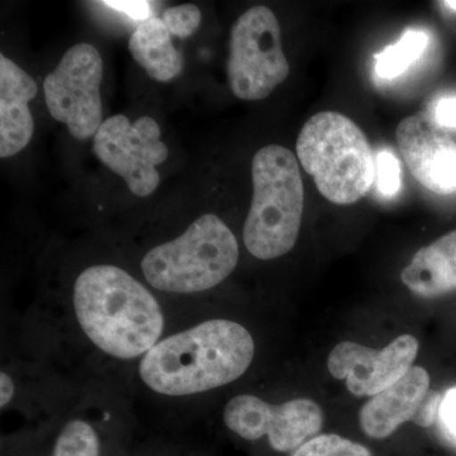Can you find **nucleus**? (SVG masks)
Returning <instances> with one entry per match:
<instances>
[{
  "instance_id": "f257e3e1",
  "label": "nucleus",
  "mask_w": 456,
  "mask_h": 456,
  "mask_svg": "<svg viewBox=\"0 0 456 456\" xmlns=\"http://www.w3.org/2000/svg\"><path fill=\"white\" fill-rule=\"evenodd\" d=\"M255 345L240 323L211 320L159 341L140 362V375L152 391L189 395L239 379L250 367Z\"/></svg>"
},
{
  "instance_id": "f03ea898",
  "label": "nucleus",
  "mask_w": 456,
  "mask_h": 456,
  "mask_svg": "<svg viewBox=\"0 0 456 456\" xmlns=\"http://www.w3.org/2000/svg\"><path fill=\"white\" fill-rule=\"evenodd\" d=\"M74 308L90 341L114 358L145 355L163 334V311L155 297L117 266L84 270L75 281Z\"/></svg>"
},
{
  "instance_id": "7ed1b4c3",
  "label": "nucleus",
  "mask_w": 456,
  "mask_h": 456,
  "mask_svg": "<svg viewBox=\"0 0 456 456\" xmlns=\"http://www.w3.org/2000/svg\"><path fill=\"white\" fill-rule=\"evenodd\" d=\"M251 173L254 196L245 222V246L257 259H277L292 250L301 230V170L293 152L270 145L255 154Z\"/></svg>"
},
{
  "instance_id": "20e7f679",
  "label": "nucleus",
  "mask_w": 456,
  "mask_h": 456,
  "mask_svg": "<svg viewBox=\"0 0 456 456\" xmlns=\"http://www.w3.org/2000/svg\"><path fill=\"white\" fill-rule=\"evenodd\" d=\"M297 154L330 202H358L374 183L375 161L367 136L344 114L326 110L311 117L297 140Z\"/></svg>"
},
{
  "instance_id": "39448f33",
  "label": "nucleus",
  "mask_w": 456,
  "mask_h": 456,
  "mask_svg": "<svg viewBox=\"0 0 456 456\" xmlns=\"http://www.w3.org/2000/svg\"><path fill=\"white\" fill-rule=\"evenodd\" d=\"M239 255L227 224L217 216L204 215L178 239L150 250L141 269L149 284L163 292H203L235 270Z\"/></svg>"
},
{
  "instance_id": "423d86ee",
  "label": "nucleus",
  "mask_w": 456,
  "mask_h": 456,
  "mask_svg": "<svg viewBox=\"0 0 456 456\" xmlns=\"http://www.w3.org/2000/svg\"><path fill=\"white\" fill-rule=\"evenodd\" d=\"M289 71L277 17L264 5L248 9L231 29L227 77L233 94L241 101L269 97Z\"/></svg>"
},
{
  "instance_id": "0eeeda50",
  "label": "nucleus",
  "mask_w": 456,
  "mask_h": 456,
  "mask_svg": "<svg viewBox=\"0 0 456 456\" xmlns=\"http://www.w3.org/2000/svg\"><path fill=\"white\" fill-rule=\"evenodd\" d=\"M103 60L94 46L77 44L44 80L45 101L51 117L68 126L71 136H95L103 119L101 84Z\"/></svg>"
},
{
  "instance_id": "6e6552de",
  "label": "nucleus",
  "mask_w": 456,
  "mask_h": 456,
  "mask_svg": "<svg viewBox=\"0 0 456 456\" xmlns=\"http://www.w3.org/2000/svg\"><path fill=\"white\" fill-rule=\"evenodd\" d=\"M160 137V127L151 117H141L131 123L127 117L118 114L102 123L94 136L93 151L125 180L132 193L147 197L160 184L156 167L169 156Z\"/></svg>"
},
{
  "instance_id": "1a4fd4ad",
  "label": "nucleus",
  "mask_w": 456,
  "mask_h": 456,
  "mask_svg": "<svg viewBox=\"0 0 456 456\" xmlns=\"http://www.w3.org/2000/svg\"><path fill=\"white\" fill-rule=\"evenodd\" d=\"M224 424L245 440L268 436L279 452H296L322 428V411L311 399H293L272 406L250 395H237L226 404Z\"/></svg>"
},
{
  "instance_id": "9d476101",
  "label": "nucleus",
  "mask_w": 456,
  "mask_h": 456,
  "mask_svg": "<svg viewBox=\"0 0 456 456\" xmlns=\"http://www.w3.org/2000/svg\"><path fill=\"white\" fill-rule=\"evenodd\" d=\"M419 353V341L402 335L382 350L344 341L329 356L330 373L346 380L347 389L358 397H374L397 383L411 370Z\"/></svg>"
},
{
  "instance_id": "9b49d317",
  "label": "nucleus",
  "mask_w": 456,
  "mask_h": 456,
  "mask_svg": "<svg viewBox=\"0 0 456 456\" xmlns=\"http://www.w3.org/2000/svg\"><path fill=\"white\" fill-rule=\"evenodd\" d=\"M395 140L419 184L439 196L455 193L456 141L435 122L432 114L419 112L402 119Z\"/></svg>"
},
{
  "instance_id": "f8f14e48",
  "label": "nucleus",
  "mask_w": 456,
  "mask_h": 456,
  "mask_svg": "<svg viewBox=\"0 0 456 456\" xmlns=\"http://www.w3.org/2000/svg\"><path fill=\"white\" fill-rule=\"evenodd\" d=\"M37 84L11 59L0 56V158L22 151L33 136L35 122L28 103Z\"/></svg>"
},
{
  "instance_id": "ddd939ff",
  "label": "nucleus",
  "mask_w": 456,
  "mask_h": 456,
  "mask_svg": "<svg viewBox=\"0 0 456 456\" xmlns=\"http://www.w3.org/2000/svg\"><path fill=\"white\" fill-rule=\"evenodd\" d=\"M430 388L426 369L412 367L397 383L374 395L360 411V426L369 437L391 436L399 426L411 421Z\"/></svg>"
},
{
  "instance_id": "4468645a",
  "label": "nucleus",
  "mask_w": 456,
  "mask_h": 456,
  "mask_svg": "<svg viewBox=\"0 0 456 456\" xmlns=\"http://www.w3.org/2000/svg\"><path fill=\"white\" fill-rule=\"evenodd\" d=\"M401 278L413 293L425 298L456 290V230L419 248Z\"/></svg>"
},
{
  "instance_id": "2eb2a0df",
  "label": "nucleus",
  "mask_w": 456,
  "mask_h": 456,
  "mask_svg": "<svg viewBox=\"0 0 456 456\" xmlns=\"http://www.w3.org/2000/svg\"><path fill=\"white\" fill-rule=\"evenodd\" d=\"M128 49L137 64L158 82H170L183 70L182 53L174 46L171 33L160 18L141 22L132 33Z\"/></svg>"
},
{
  "instance_id": "dca6fc26",
  "label": "nucleus",
  "mask_w": 456,
  "mask_h": 456,
  "mask_svg": "<svg viewBox=\"0 0 456 456\" xmlns=\"http://www.w3.org/2000/svg\"><path fill=\"white\" fill-rule=\"evenodd\" d=\"M428 45V36L424 31L410 29L401 40L375 56V73L382 79H395L421 57Z\"/></svg>"
},
{
  "instance_id": "f3484780",
  "label": "nucleus",
  "mask_w": 456,
  "mask_h": 456,
  "mask_svg": "<svg viewBox=\"0 0 456 456\" xmlns=\"http://www.w3.org/2000/svg\"><path fill=\"white\" fill-rule=\"evenodd\" d=\"M53 456H99L97 432L82 419H73L57 437Z\"/></svg>"
},
{
  "instance_id": "a211bd4d",
  "label": "nucleus",
  "mask_w": 456,
  "mask_h": 456,
  "mask_svg": "<svg viewBox=\"0 0 456 456\" xmlns=\"http://www.w3.org/2000/svg\"><path fill=\"white\" fill-rule=\"evenodd\" d=\"M292 456H373L370 450L338 435H320L303 444Z\"/></svg>"
},
{
  "instance_id": "6ab92c4d",
  "label": "nucleus",
  "mask_w": 456,
  "mask_h": 456,
  "mask_svg": "<svg viewBox=\"0 0 456 456\" xmlns=\"http://www.w3.org/2000/svg\"><path fill=\"white\" fill-rule=\"evenodd\" d=\"M375 178H377L378 189L384 197H395L401 191V163L397 156L389 150H383L378 154L375 160Z\"/></svg>"
},
{
  "instance_id": "aec40b11",
  "label": "nucleus",
  "mask_w": 456,
  "mask_h": 456,
  "mask_svg": "<svg viewBox=\"0 0 456 456\" xmlns=\"http://www.w3.org/2000/svg\"><path fill=\"white\" fill-rule=\"evenodd\" d=\"M200 9L194 4H183L178 7H171L164 12L161 20L169 29L171 35L179 38H188L196 33L200 28Z\"/></svg>"
},
{
  "instance_id": "412c9836",
  "label": "nucleus",
  "mask_w": 456,
  "mask_h": 456,
  "mask_svg": "<svg viewBox=\"0 0 456 456\" xmlns=\"http://www.w3.org/2000/svg\"><path fill=\"white\" fill-rule=\"evenodd\" d=\"M437 421L444 436L456 445V388L449 389L443 395Z\"/></svg>"
},
{
  "instance_id": "4be33fe9",
  "label": "nucleus",
  "mask_w": 456,
  "mask_h": 456,
  "mask_svg": "<svg viewBox=\"0 0 456 456\" xmlns=\"http://www.w3.org/2000/svg\"><path fill=\"white\" fill-rule=\"evenodd\" d=\"M441 401H443V395L440 393L428 392L412 421L422 428H428L435 424L439 419Z\"/></svg>"
},
{
  "instance_id": "5701e85b",
  "label": "nucleus",
  "mask_w": 456,
  "mask_h": 456,
  "mask_svg": "<svg viewBox=\"0 0 456 456\" xmlns=\"http://www.w3.org/2000/svg\"><path fill=\"white\" fill-rule=\"evenodd\" d=\"M101 4L106 5V7L114 9V11L119 12V13L125 14V16L132 18L134 20H150L151 17V4L147 2H122V0H108V2H102Z\"/></svg>"
},
{
  "instance_id": "b1692460",
  "label": "nucleus",
  "mask_w": 456,
  "mask_h": 456,
  "mask_svg": "<svg viewBox=\"0 0 456 456\" xmlns=\"http://www.w3.org/2000/svg\"><path fill=\"white\" fill-rule=\"evenodd\" d=\"M432 117L445 130H456V97L441 98L437 101Z\"/></svg>"
},
{
  "instance_id": "393cba45",
  "label": "nucleus",
  "mask_w": 456,
  "mask_h": 456,
  "mask_svg": "<svg viewBox=\"0 0 456 456\" xmlns=\"http://www.w3.org/2000/svg\"><path fill=\"white\" fill-rule=\"evenodd\" d=\"M0 406L5 407L14 395V384L11 377L4 371L0 374Z\"/></svg>"
},
{
  "instance_id": "a878e982",
  "label": "nucleus",
  "mask_w": 456,
  "mask_h": 456,
  "mask_svg": "<svg viewBox=\"0 0 456 456\" xmlns=\"http://www.w3.org/2000/svg\"><path fill=\"white\" fill-rule=\"evenodd\" d=\"M443 4L445 5L446 8L456 9V2H444Z\"/></svg>"
}]
</instances>
